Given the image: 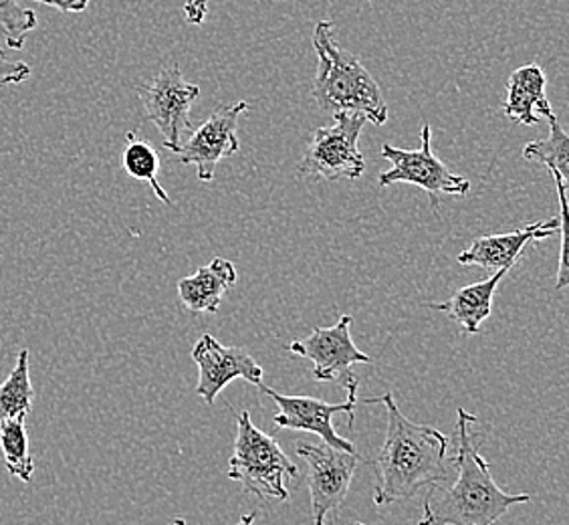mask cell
Segmentation results:
<instances>
[{
    "instance_id": "cell-23",
    "label": "cell",
    "mask_w": 569,
    "mask_h": 525,
    "mask_svg": "<svg viewBox=\"0 0 569 525\" xmlns=\"http://www.w3.org/2000/svg\"><path fill=\"white\" fill-rule=\"evenodd\" d=\"M31 73H33L31 66H27L24 61H11L0 49V88L11 83H22L31 77Z\"/></svg>"
},
{
    "instance_id": "cell-20",
    "label": "cell",
    "mask_w": 569,
    "mask_h": 525,
    "mask_svg": "<svg viewBox=\"0 0 569 525\" xmlns=\"http://www.w3.org/2000/svg\"><path fill=\"white\" fill-rule=\"evenodd\" d=\"M546 121L549 123V136L546 140L526 143L523 158L527 162H539L548 166L551 175H558L569 182V138L561 128L558 116L549 113Z\"/></svg>"
},
{
    "instance_id": "cell-6",
    "label": "cell",
    "mask_w": 569,
    "mask_h": 525,
    "mask_svg": "<svg viewBox=\"0 0 569 525\" xmlns=\"http://www.w3.org/2000/svg\"><path fill=\"white\" fill-rule=\"evenodd\" d=\"M333 118V126L313 131L299 165V175L319 180H358L366 172L360 136L368 120L358 113H340Z\"/></svg>"
},
{
    "instance_id": "cell-14",
    "label": "cell",
    "mask_w": 569,
    "mask_h": 525,
    "mask_svg": "<svg viewBox=\"0 0 569 525\" xmlns=\"http://www.w3.org/2000/svg\"><path fill=\"white\" fill-rule=\"evenodd\" d=\"M548 77L537 63H527L507 79V98L503 101V113L507 120L523 126H536L546 120L551 110L546 96Z\"/></svg>"
},
{
    "instance_id": "cell-16",
    "label": "cell",
    "mask_w": 569,
    "mask_h": 525,
    "mask_svg": "<svg viewBox=\"0 0 569 525\" xmlns=\"http://www.w3.org/2000/svg\"><path fill=\"white\" fill-rule=\"evenodd\" d=\"M513 267L499 269V271L491 274V277L485 279V281L462 287L455 296L450 297L449 301L432 304L430 307L447 314L449 319H452L455 324H459L460 328L465 329V334H479L485 319L491 316L497 287H499L501 279Z\"/></svg>"
},
{
    "instance_id": "cell-17",
    "label": "cell",
    "mask_w": 569,
    "mask_h": 525,
    "mask_svg": "<svg viewBox=\"0 0 569 525\" xmlns=\"http://www.w3.org/2000/svg\"><path fill=\"white\" fill-rule=\"evenodd\" d=\"M121 165L133 180L148 182L152 187L153 195L160 198L164 205L172 207V200L168 197L162 185L158 182V172H160V156L156 152L152 142L140 138L136 131H130L126 136V148L121 153Z\"/></svg>"
},
{
    "instance_id": "cell-10",
    "label": "cell",
    "mask_w": 569,
    "mask_h": 525,
    "mask_svg": "<svg viewBox=\"0 0 569 525\" xmlns=\"http://www.w3.org/2000/svg\"><path fill=\"white\" fill-rule=\"evenodd\" d=\"M251 110L249 101H237L232 106H220L210 113L209 120L200 128H194L176 153L180 162L197 166L198 180L212 182L217 175V166L222 158H230L239 152L237 123L244 111Z\"/></svg>"
},
{
    "instance_id": "cell-21",
    "label": "cell",
    "mask_w": 569,
    "mask_h": 525,
    "mask_svg": "<svg viewBox=\"0 0 569 525\" xmlns=\"http://www.w3.org/2000/svg\"><path fill=\"white\" fill-rule=\"evenodd\" d=\"M0 29L4 31L9 49L21 51L29 33L37 29V17L17 0H0Z\"/></svg>"
},
{
    "instance_id": "cell-25",
    "label": "cell",
    "mask_w": 569,
    "mask_h": 525,
    "mask_svg": "<svg viewBox=\"0 0 569 525\" xmlns=\"http://www.w3.org/2000/svg\"><path fill=\"white\" fill-rule=\"evenodd\" d=\"M47 7H53L57 11L66 12V14H81L88 11L91 0H34Z\"/></svg>"
},
{
    "instance_id": "cell-24",
    "label": "cell",
    "mask_w": 569,
    "mask_h": 525,
    "mask_svg": "<svg viewBox=\"0 0 569 525\" xmlns=\"http://www.w3.org/2000/svg\"><path fill=\"white\" fill-rule=\"evenodd\" d=\"M182 11L188 24H202L209 14V0H187Z\"/></svg>"
},
{
    "instance_id": "cell-11",
    "label": "cell",
    "mask_w": 569,
    "mask_h": 525,
    "mask_svg": "<svg viewBox=\"0 0 569 525\" xmlns=\"http://www.w3.org/2000/svg\"><path fill=\"white\" fill-rule=\"evenodd\" d=\"M351 316H341L331 328H316L306 339H293L287 350L291 358L313 361V380L338 383L350 374L353 364H372L368 354L356 348L351 339Z\"/></svg>"
},
{
    "instance_id": "cell-22",
    "label": "cell",
    "mask_w": 569,
    "mask_h": 525,
    "mask_svg": "<svg viewBox=\"0 0 569 525\" xmlns=\"http://www.w3.org/2000/svg\"><path fill=\"white\" fill-rule=\"evenodd\" d=\"M553 176V182L558 188L559 198V220H561V252H559V267H558V281H556V289L561 291L563 287L569 284V269H568V182L558 175Z\"/></svg>"
},
{
    "instance_id": "cell-27",
    "label": "cell",
    "mask_w": 569,
    "mask_h": 525,
    "mask_svg": "<svg viewBox=\"0 0 569 525\" xmlns=\"http://www.w3.org/2000/svg\"><path fill=\"white\" fill-rule=\"evenodd\" d=\"M170 525H187V519H184V517H174V519L170 522Z\"/></svg>"
},
{
    "instance_id": "cell-8",
    "label": "cell",
    "mask_w": 569,
    "mask_h": 525,
    "mask_svg": "<svg viewBox=\"0 0 569 525\" xmlns=\"http://www.w3.org/2000/svg\"><path fill=\"white\" fill-rule=\"evenodd\" d=\"M271 400H273L279 413L274 415V428H289V430H299V433H313L323 438V443L333 447V449L348 450V453H358L356 445L348 438L340 437L338 430L333 427V416H350V427H353V410L360 405L358 400V378L348 376L346 390L348 398L340 405H329L326 400H319L313 396H287V394L274 393L273 388L261 384L259 386Z\"/></svg>"
},
{
    "instance_id": "cell-28",
    "label": "cell",
    "mask_w": 569,
    "mask_h": 525,
    "mask_svg": "<svg viewBox=\"0 0 569 525\" xmlns=\"http://www.w3.org/2000/svg\"><path fill=\"white\" fill-rule=\"evenodd\" d=\"M353 525H363V524H353Z\"/></svg>"
},
{
    "instance_id": "cell-15",
    "label": "cell",
    "mask_w": 569,
    "mask_h": 525,
    "mask_svg": "<svg viewBox=\"0 0 569 525\" xmlns=\"http://www.w3.org/2000/svg\"><path fill=\"white\" fill-rule=\"evenodd\" d=\"M237 284V267L217 257L209 265L200 267L197 274L182 277L178 281V297L182 306L192 314H217L222 297Z\"/></svg>"
},
{
    "instance_id": "cell-18",
    "label": "cell",
    "mask_w": 569,
    "mask_h": 525,
    "mask_svg": "<svg viewBox=\"0 0 569 525\" xmlns=\"http://www.w3.org/2000/svg\"><path fill=\"white\" fill-rule=\"evenodd\" d=\"M27 416H14L0 420V449L4 457V465L12 477L22 483H33L34 463L29 453V437H27Z\"/></svg>"
},
{
    "instance_id": "cell-1",
    "label": "cell",
    "mask_w": 569,
    "mask_h": 525,
    "mask_svg": "<svg viewBox=\"0 0 569 525\" xmlns=\"http://www.w3.org/2000/svg\"><path fill=\"white\" fill-rule=\"evenodd\" d=\"M366 405H383L388 427L382 449L376 459V492L373 504L392 505L449 477V437L438 428L420 425L402 415L388 393L366 398Z\"/></svg>"
},
{
    "instance_id": "cell-2",
    "label": "cell",
    "mask_w": 569,
    "mask_h": 525,
    "mask_svg": "<svg viewBox=\"0 0 569 525\" xmlns=\"http://www.w3.org/2000/svg\"><path fill=\"white\" fill-rule=\"evenodd\" d=\"M457 416L459 453L450 460L457 467V477L430 485L418 525H493L509 507L531 502V495L503 492L495 482L481 445L472 438L471 425L477 416L465 408H459Z\"/></svg>"
},
{
    "instance_id": "cell-4",
    "label": "cell",
    "mask_w": 569,
    "mask_h": 525,
    "mask_svg": "<svg viewBox=\"0 0 569 525\" xmlns=\"http://www.w3.org/2000/svg\"><path fill=\"white\" fill-rule=\"evenodd\" d=\"M296 463L284 455L271 435L254 427L251 413L237 415V437L229 459V479L241 483L244 493L269 502H287L289 489L284 482L297 479Z\"/></svg>"
},
{
    "instance_id": "cell-9",
    "label": "cell",
    "mask_w": 569,
    "mask_h": 525,
    "mask_svg": "<svg viewBox=\"0 0 569 525\" xmlns=\"http://www.w3.org/2000/svg\"><path fill=\"white\" fill-rule=\"evenodd\" d=\"M297 455L309 469V495L313 507V524L326 525L329 514H338L350 492L351 479L360 463L358 453L333 449L329 445L301 443Z\"/></svg>"
},
{
    "instance_id": "cell-3",
    "label": "cell",
    "mask_w": 569,
    "mask_h": 525,
    "mask_svg": "<svg viewBox=\"0 0 569 525\" xmlns=\"http://www.w3.org/2000/svg\"><path fill=\"white\" fill-rule=\"evenodd\" d=\"M311 43L318 56L311 98L319 110L329 116L358 113L376 126H383L388 121V103L382 89L360 59L338 43L333 22L319 21Z\"/></svg>"
},
{
    "instance_id": "cell-12",
    "label": "cell",
    "mask_w": 569,
    "mask_h": 525,
    "mask_svg": "<svg viewBox=\"0 0 569 525\" xmlns=\"http://www.w3.org/2000/svg\"><path fill=\"white\" fill-rule=\"evenodd\" d=\"M192 360L200 373L197 394L204 398L207 405H214L217 396L237 378H242L257 388L263 384V368L249 351L234 346H222L210 334H204L194 344Z\"/></svg>"
},
{
    "instance_id": "cell-7",
    "label": "cell",
    "mask_w": 569,
    "mask_h": 525,
    "mask_svg": "<svg viewBox=\"0 0 569 525\" xmlns=\"http://www.w3.org/2000/svg\"><path fill=\"white\" fill-rule=\"evenodd\" d=\"M136 91L142 99L148 120L162 133L166 150L180 152L182 140L194 130L190 110L200 96V88L188 83L178 63H170Z\"/></svg>"
},
{
    "instance_id": "cell-19",
    "label": "cell",
    "mask_w": 569,
    "mask_h": 525,
    "mask_svg": "<svg viewBox=\"0 0 569 525\" xmlns=\"http://www.w3.org/2000/svg\"><path fill=\"white\" fill-rule=\"evenodd\" d=\"M34 390L31 384L29 350L19 351L11 376L0 384V420L29 416L33 408Z\"/></svg>"
},
{
    "instance_id": "cell-5",
    "label": "cell",
    "mask_w": 569,
    "mask_h": 525,
    "mask_svg": "<svg viewBox=\"0 0 569 525\" xmlns=\"http://www.w3.org/2000/svg\"><path fill=\"white\" fill-rule=\"evenodd\" d=\"M382 158L390 162V168L380 175L378 185L386 188L396 182L415 185L422 188L430 198L432 210L440 208V195H457L467 197L471 182L465 176L450 172L442 160L432 153V130L430 123H425L420 130V148L402 150L392 143H383Z\"/></svg>"
},
{
    "instance_id": "cell-26",
    "label": "cell",
    "mask_w": 569,
    "mask_h": 525,
    "mask_svg": "<svg viewBox=\"0 0 569 525\" xmlns=\"http://www.w3.org/2000/svg\"><path fill=\"white\" fill-rule=\"evenodd\" d=\"M254 517H257V512H252V514L244 515L241 522H239V524L237 525H252L254 524Z\"/></svg>"
},
{
    "instance_id": "cell-13",
    "label": "cell",
    "mask_w": 569,
    "mask_h": 525,
    "mask_svg": "<svg viewBox=\"0 0 569 525\" xmlns=\"http://www.w3.org/2000/svg\"><path fill=\"white\" fill-rule=\"evenodd\" d=\"M561 229V220L549 219L543 222H531L523 229L503 235H487L479 237L469 245V249L460 252L457 261L469 267H481L489 274H495L505 267H515L523 259V251L531 242L543 241Z\"/></svg>"
}]
</instances>
